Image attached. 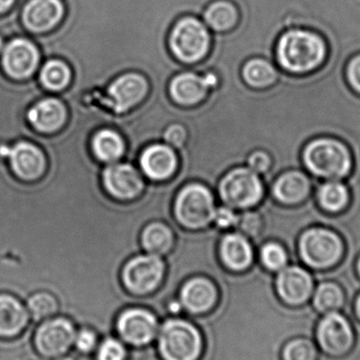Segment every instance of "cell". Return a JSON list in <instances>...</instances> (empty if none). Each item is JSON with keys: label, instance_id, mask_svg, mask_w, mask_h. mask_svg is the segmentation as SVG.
<instances>
[{"label": "cell", "instance_id": "6da1fadb", "mask_svg": "<svg viewBox=\"0 0 360 360\" xmlns=\"http://www.w3.org/2000/svg\"><path fill=\"white\" fill-rule=\"evenodd\" d=\"M274 53L279 69L293 75H306L323 65L328 44L319 32L290 27L277 38Z\"/></svg>", "mask_w": 360, "mask_h": 360}, {"label": "cell", "instance_id": "7a4b0ae2", "mask_svg": "<svg viewBox=\"0 0 360 360\" xmlns=\"http://www.w3.org/2000/svg\"><path fill=\"white\" fill-rule=\"evenodd\" d=\"M304 170L319 180L346 181L352 173L353 158L348 146L332 136H319L304 145Z\"/></svg>", "mask_w": 360, "mask_h": 360}, {"label": "cell", "instance_id": "3957f363", "mask_svg": "<svg viewBox=\"0 0 360 360\" xmlns=\"http://www.w3.org/2000/svg\"><path fill=\"white\" fill-rule=\"evenodd\" d=\"M345 251L342 237L328 226H310L298 237V259L311 272H327L335 268L344 258Z\"/></svg>", "mask_w": 360, "mask_h": 360}, {"label": "cell", "instance_id": "277c9868", "mask_svg": "<svg viewBox=\"0 0 360 360\" xmlns=\"http://www.w3.org/2000/svg\"><path fill=\"white\" fill-rule=\"evenodd\" d=\"M158 350L164 360H199L205 338L198 326L188 319L171 317L158 330Z\"/></svg>", "mask_w": 360, "mask_h": 360}, {"label": "cell", "instance_id": "5b68a950", "mask_svg": "<svg viewBox=\"0 0 360 360\" xmlns=\"http://www.w3.org/2000/svg\"><path fill=\"white\" fill-rule=\"evenodd\" d=\"M215 198V194L200 182L184 184L179 188L173 202L175 219L188 230L207 228L213 221Z\"/></svg>", "mask_w": 360, "mask_h": 360}, {"label": "cell", "instance_id": "8992f818", "mask_svg": "<svg viewBox=\"0 0 360 360\" xmlns=\"http://www.w3.org/2000/svg\"><path fill=\"white\" fill-rule=\"evenodd\" d=\"M266 194L262 176L248 167L231 169L218 184L216 198L232 209L255 207Z\"/></svg>", "mask_w": 360, "mask_h": 360}, {"label": "cell", "instance_id": "52a82bcc", "mask_svg": "<svg viewBox=\"0 0 360 360\" xmlns=\"http://www.w3.org/2000/svg\"><path fill=\"white\" fill-rule=\"evenodd\" d=\"M166 277V262L160 256L141 253L122 266L120 279L127 292L135 297H148L160 289Z\"/></svg>", "mask_w": 360, "mask_h": 360}, {"label": "cell", "instance_id": "ba28073f", "mask_svg": "<svg viewBox=\"0 0 360 360\" xmlns=\"http://www.w3.org/2000/svg\"><path fill=\"white\" fill-rule=\"evenodd\" d=\"M314 340L323 354L346 356L355 345V331L347 315L340 312L323 314L315 326Z\"/></svg>", "mask_w": 360, "mask_h": 360}, {"label": "cell", "instance_id": "9c48e42d", "mask_svg": "<svg viewBox=\"0 0 360 360\" xmlns=\"http://www.w3.org/2000/svg\"><path fill=\"white\" fill-rule=\"evenodd\" d=\"M114 329L124 344L143 348L155 340L160 323L152 311L141 306H131L117 315Z\"/></svg>", "mask_w": 360, "mask_h": 360}, {"label": "cell", "instance_id": "30bf717a", "mask_svg": "<svg viewBox=\"0 0 360 360\" xmlns=\"http://www.w3.org/2000/svg\"><path fill=\"white\" fill-rule=\"evenodd\" d=\"M76 326L68 317H52L41 321L34 334L36 352L46 359H56L68 354L76 336Z\"/></svg>", "mask_w": 360, "mask_h": 360}, {"label": "cell", "instance_id": "8fae6325", "mask_svg": "<svg viewBox=\"0 0 360 360\" xmlns=\"http://www.w3.org/2000/svg\"><path fill=\"white\" fill-rule=\"evenodd\" d=\"M314 275L300 264H291L276 273L274 288L277 297L291 308L304 306L310 302L314 291Z\"/></svg>", "mask_w": 360, "mask_h": 360}, {"label": "cell", "instance_id": "7c38bea8", "mask_svg": "<svg viewBox=\"0 0 360 360\" xmlns=\"http://www.w3.org/2000/svg\"><path fill=\"white\" fill-rule=\"evenodd\" d=\"M210 37L205 27L194 18L180 20L171 35L173 54L182 63H194L207 54Z\"/></svg>", "mask_w": 360, "mask_h": 360}, {"label": "cell", "instance_id": "4fadbf2b", "mask_svg": "<svg viewBox=\"0 0 360 360\" xmlns=\"http://www.w3.org/2000/svg\"><path fill=\"white\" fill-rule=\"evenodd\" d=\"M101 184L112 198L129 201L137 198L143 192L146 179L135 165L120 160L103 168Z\"/></svg>", "mask_w": 360, "mask_h": 360}, {"label": "cell", "instance_id": "5bb4252c", "mask_svg": "<svg viewBox=\"0 0 360 360\" xmlns=\"http://www.w3.org/2000/svg\"><path fill=\"white\" fill-rule=\"evenodd\" d=\"M0 158L8 160L15 176L23 181L41 179L48 167L46 154L38 146L29 141H19L13 147L0 145Z\"/></svg>", "mask_w": 360, "mask_h": 360}, {"label": "cell", "instance_id": "9a60e30c", "mask_svg": "<svg viewBox=\"0 0 360 360\" xmlns=\"http://www.w3.org/2000/svg\"><path fill=\"white\" fill-rule=\"evenodd\" d=\"M149 92V82L143 74L126 72L116 76L107 86L110 109L116 114H124L139 105Z\"/></svg>", "mask_w": 360, "mask_h": 360}, {"label": "cell", "instance_id": "2e32d148", "mask_svg": "<svg viewBox=\"0 0 360 360\" xmlns=\"http://www.w3.org/2000/svg\"><path fill=\"white\" fill-rule=\"evenodd\" d=\"M217 285L207 276L186 279L179 289V302L182 310L191 316H202L214 310L219 302Z\"/></svg>", "mask_w": 360, "mask_h": 360}, {"label": "cell", "instance_id": "e0dca14e", "mask_svg": "<svg viewBox=\"0 0 360 360\" xmlns=\"http://www.w3.org/2000/svg\"><path fill=\"white\" fill-rule=\"evenodd\" d=\"M219 82L215 72L207 71L199 75L194 71L180 72L169 82V94L180 105H195L203 101L210 90Z\"/></svg>", "mask_w": 360, "mask_h": 360}, {"label": "cell", "instance_id": "ac0fdd59", "mask_svg": "<svg viewBox=\"0 0 360 360\" xmlns=\"http://www.w3.org/2000/svg\"><path fill=\"white\" fill-rule=\"evenodd\" d=\"M316 179L304 170H288L274 179L266 194L283 205H300L312 195Z\"/></svg>", "mask_w": 360, "mask_h": 360}, {"label": "cell", "instance_id": "d6986e66", "mask_svg": "<svg viewBox=\"0 0 360 360\" xmlns=\"http://www.w3.org/2000/svg\"><path fill=\"white\" fill-rule=\"evenodd\" d=\"M137 164L146 179L164 181L176 172L179 156L176 151L167 143H151L139 154Z\"/></svg>", "mask_w": 360, "mask_h": 360}, {"label": "cell", "instance_id": "ffe728a7", "mask_svg": "<svg viewBox=\"0 0 360 360\" xmlns=\"http://www.w3.org/2000/svg\"><path fill=\"white\" fill-rule=\"evenodd\" d=\"M39 52L31 41L22 38L11 41L2 51L4 71L13 79L31 77L39 63Z\"/></svg>", "mask_w": 360, "mask_h": 360}, {"label": "cell", "instance_id": "44dd1931", "mask_svg": "<svg viewBox=\"0 0 360 360\" xmlns=\"http://www.w3.org/2000/svg\"><path fill=\"white\" fill-rule=\"evenodd\" d=\"M217 251L222 266L234 273L245 272L257 257L251 241L236 231L220 237Z\"/></svg>", "mask_w": 360, "mask_h": 360}, {"label": "cell", "instance_id": "7402d4cb", "mask_svg": "<svg viewBox=\"0 0 360 360\" xmlns=\"http://www.w3.org/2000/svg\"><path fill=\"white\" fill-rule=\"evenodd\" d=\"M68 108L58 97H46L27 111L30 124L40 134L52 135L67 124Z\"/></svg>", "mask_w": 360, "mask_h": 360}, {"label": "cell", "instance_id": "603a6c76", "mask_svg": "<svg viewBox=\"0 0 360 360\" xmlns=\"http://www.w3.org/2000/svg\"><path fill=\"white\" fill-rule=\"evenodd\" d=\"M27 307L19 298L11 294H0V338L13 340L18 338L29 325Z\"/></svg>", "mask_w": 360, "mask_h": 360}, {"label": "cell", "instance_id": "cb8c5ba5", "mask_svg": "<svg viewBox=\"0 0 360 360\" xmlns=\"http://www.w3.org/2000/svg\"><path fill=\"white\" fill-rule=\"evenodd\" d=\"M59 0H31L22 13L23 23L32 32L41 33L52 29L63 16Z\"/></svg>", "mask_w": 360, "mask_h": 360}, {"label": "cell", "instance_id": "d4e9b609", "mask_svg": "<svg viewBox=\"0 0 360 360\" xmlns=\"http://www.w3.org/2000/svg\"><path fill=\"white\" fill-rule=\"evenodd\" d=\"M313 194L319 209L325 213H342L350 205V190L342 180L316 179Z\"/></svg>", "mask_w": 360, "mask_h": 360}, {"label": "cell", "instance_id": "484cf974", "mask_svg": "<svg viewBox=\"0 0 360 360\" xmlns=\"http://www.w3.org/2000/svg\"><path fill=\"white\" fill-rule=\"evenodd\" d=\"M90 146L93 156L101 164L120 162L126 153L124 139L111 128H101L93 133Z\"/></svg>", "mask_w": 360, "mask_h": 360}, {"label": "cell", "instance_id": "4316f807", "mask_svg": "<svg viewBox=\"0 0 360 360\" xmlns=\"http://www.w3.org/2000/svg\"><path fill=\"white\" fill-rule=\"evenodd\" d=\"M312 294L313 309L319 315L332 312H340L346 306L347 295L344 288L335 281H317Z\"/></svg>", "mask_w": 360, "mask_h": 360}, {"label": "cell", "instance_id": "83f0119b", "mask_svg": "<svg viewBox=\"0 0 360 360\" xmlns=\"http://www.w3.org/2000/svg\"><path fill=\"white\" fill-rule=\"evenodd\" d=\"M141 243L143 252L162 257L172 249L174 234L170 226L165 222H150L141 231Z\"/></svg>", "mask_w": 360, "mask_h": 360}, {"label": "cell", "instance_id": "f1b7e54d", "mask_svg": "<svg viewBox=\"0 0 360 360\" xmlns=\"http://www.w3.org/2000/svg\"><path fill=\"white\" fill-rule=\"evenodd\" d=\"M241 75L251 88L266 89L276 82L278 68L266 58L250 59L241 69Z\"/></svg>", "mask_w": 360, "mask_h": 360}, {"label": "cell", "instance_id": "f546056e", "mask_svg": "<svg viewBox=\"0 0 360 360\" xmlns=\"http://www.w3.org/2000/svg\"><path fill=\"white\" fill-rule=\"evenodd\" d=\"M27 312L34 321L41 323L58 314L60 302L56 295L48 291L32 294L27 302Z\"/></svg>", "mask_w": 360, "mask_h": 360}, {"label": "cell", "instance_id": "4dcf8cb0", "mask_svg": "<svg viewBox=\"0 0 360 360\" xmlns=\"http://www.w3.org/2000/svg\"><path fill=\"white\" fill-rule=\"evenodd\" d=\"M72 80L69 65L58 59L48 61L40 72V82L51 92H61Z\"/></svg>", "mask_w": 360, "mask_h": 360}, {"label": "cell", "instance_id": "1f68e13d", "mask_svg": "<svg viewBox=\"0 0 360 360\" xmlns=\"http://www.w3.org/2000/svg\"><path fill=\"white\" fill-rule=\"evenodd\" d=\"M319 347L314 338L295 336L290 338L281 350V360H319Z\"/></svg>", "mask_w": 360, "mask_h": 360}, {"label": "cell", "instance_id": "d6a6232c", "mask_svg": "<svg viewBox=\"0 0 360 360\" xmlns=\"http://www.w3.org/2000/svg\"><path fill=\"white\" fill-rule=\"evenodd\" d=\"M256 253L262 266L274 274L290 264L287 249L277 241H266L260 245Z\"/></svg>", "mask_w": 360, "mask_h": 360}, {"label": "cell", "instance_id": "836d02e7", "mask_svg": "<svg viewBox=\"0 0 360 360\" xmlns=\"http://www.w3.org/2000/svg\"><path fill=\"white\" fill-rule=\"evenodd\" d=\"M236 10L226 1L215 2L205 12V20L217 31H224L232 27L236 22Z\"/></svg>", "mask_w": 360, "mask_h": 360}, {"label": "cell", "instance_id": "e575fe53", "mask_svg": "<svg viewBox=\"0 0 360 360\" xmlns=\"http://www.w3.org/2000/svg\"><path fill=\"white\" fill-rule=\"evenodd\" d=\"M262 228H264V221H262V215L255 207L243 210L241 213H239L234 226L235 231L247 237L251 241L252 245L257 240Z\"/></svg>", "mask_w": 360, "mask_h": 360}, {"label": "cell", "instance_id": "d590c367", "mask_svg": "<svg viewBox=\"0 0 360 360\" xmlns=\"http://www.w3.org/2000/svg\"><path fill=\"white\" fill-rule=\"evenodd\" d=\"M96 360H126L128 350L124 342L113 336H105L96 348Z\"/></svg>", "mask_w": 360, "mask_h": 360}, {"label": "cell", "instance_id": "8d00e7d4", "mask_svg": "<svg viewBox=\"0 0 360 360\" xmlns=\"http://www.w3.org/2000/svg\"><path fill=\"white\" fill-rule=\"evenodd\" d=\"M98 340V333L95 330L84 327L76 332L74 346L78 352L82 353V354H90L96 350L99 344Z\"/></svg>", "mask_w": 360, "mask_h": 360}, {"label": "cell", "instance_id": "74e56055", "mask_svg": "<svg viewBox=\"0 0 360 360\" xmlns=\"http://www.w3.org/2000/svg\"><path fill=\"white\" fill-rule=\"evenodd\" d=\"M237 218H238V213H236L234 209L228 207V205H221L219 207H216L212 224L220 230L226 232L230 229H234Z\"/></svg>", "mask_w": 360, "mask_h": 360}, {"label": "cell", "instance_id": "f35d334b", "mask_svg": "<svg viewBox=\"0 0 360 360\" xmlns=\"http://www.w3.org/2000/svg\"><path fill=\"white\" fill-rule=\"evenodd\" d=\"M271 166H272V158L270 154L264 150H256L252 152L248 156L247 164H245V167L262 176L269 172Z\"/></svg>", "mask_w": 360, "mask_h": 360}, {"label": "cell", "instance_id": "ab89813d", "mask_svg": "<svg viewBox=\"0 0 360 360\" xmlns=\"http://www.w3.org/2000/svg\"><path fill=\"white\" fill-rule=\"evenodd\" d=\"M186 136L188 133L182 124H172L167 127L162 132V141L176 150L186 143Z\"/></svg>", "mask_w": 360, "mask_h": 360}, {"label": "cell", "instance_id": "60d3db41", "mask_svg": "<svg viewBox=\"0 0 360 360\" xmlns=\"http://www.w3.org/2000/svg\"><path fill=\"white\" fill-rule=\"evenodd\" d=\"M345 75L349 86L360 96V53L353 55L347 63Z\"/></svg>", "mask_w": 360, "mask_h": 360}, {"label": "cell", "instance_id": "b9f144b4", "mask_svg": "<svg viewBox=\"0 0 360 360\" xmlns=\"http://www.w3.org/2000/svg\"><path fill=\"white\" fill-rule=\"evenodd\" d=\"M353 314L360 323V291L353 298Z\"/></svg>", "mask_w": 360, "mask_h": 360}, {"label": "cell", "instance_id": "7bdbcfd3", "mask_svg": "<svg viewBox=\"0 0 360 360\" xmlns=\"http://www.w3.org/2000/svg\"><path fill=\"white\" fill-rule=\"evenodd\" d=\"M169 311H170V313H172V314H179L181 311H184L182 310V307L179 300H171V302H169Z\"/></svg>", "mask_w": 360, "mask_h": 360}, {"label": "cell", "instance_id": "ee69618b", "mask_svg": "<svg viewBox=\"0 0 360 360\" xmlns=\"http://www.w3.org/2000/svg\"><path fill=\"white\" fill-rule=\"evenodd\" d=\"M14 0H0V12H4L6 8H10Z\"/></svg>", "mask_w": 360, "mask_h": 360}, {"label": "cell", "instance_id": "f6af8a7d", "mask_svg": "<svg viewBox=\"0 0 360 360\" xmlns=\"http://www.w3.org/2000/svg\"><path fill=\"white\" fill-rule=\"evenodd\" d=\"M355 272H356L357 277H359L360 281V254L357 257L356 262H355Z\"/></svg>", "mask_w": 360, "mask_h": 360}, {"label": "cell", "instance_id": "bcb514c9", "mask_svg": "<svg viewBox=\"0 0 360 360\" xmlns=\"http://www.w3.org/2000/svg\"><path fill=\"white\" fill-rule=\"evenodd\" d=\"M54 360H76L75 359H73V357L67 356V355H65V356L59 357V359H56Z\"/></svg>", "mask_w": 360, "mask_h": 360}, {"label": "cell", "instance_id": "7dc6e473", "mask_svg": "<svg viewBox=\"0 0 360 360\" xmlns=\"http://www.w3.org/2000/svg\"><path fill=\"white\" fill-rule=\"evenodd\" d=\"M2 50V39L0 38V51Z\"/></svg>", "mask_w": 360, "mask_h": 360}]
</instances>
